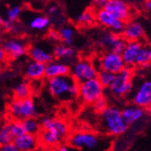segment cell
I'll return each instance as SVG.
<instances>
[{
	"instance_id": "6da1fadb",
	"label": "cell",
	"mask_w": 151,
	"mask_h": 151,
	"mask_svg": "<svg viewBox=\"0 0 151 151\" xmlns=\"http://www.w3.org/2000/svg\"><path fill=\"white\" fill-rule=\"evenodd\" d=\"M46 88L52 97L59 101H70L79 96V83L71 75L47 79Z\"/></svg>"
},
{
	"instance_id": "7a4b0ae2",
	"label": "cell",
	"mask_w": 151,
	"mask_h": 151,
	"mask_svg": "<svg viewBox=\"0 0 151 151\" xmlns=\"http://www.w3.org/2000/svg\"><path fill=\"white\" fill-rule=\"evenodd\" d=\"M101 115V128L111 136L119 137L125 134L129 126L123 119L121 111L116 106H108L104 109Z\"/></svg>"
},
{
	"instance_id": "3957f363",
	"label": "cell",
	"mask_w": 151,
	"mask_h": 151,
	"mask_svg": "<svg viewBox=\"0 0 151 151\" xmlns=\"http://www.w3.org/2000/svg\"><path fill=\"white\" fill-rule=\"evenodd\" d=\"M36 112L35 101L31 97L25 99L15 98L7 107V113L11 119L23 121L26 119L35 118Z\"/></svg>"
},
{
	"instance_id": "277c9868",
	"label": "cell",
	"mask_w": 151,
	"mask_h": 151,
	"mask_svg": "<svg viewBox=\"0 0 151 151\" xmlns=\"http://www.w3.org/2000/svg\"><path fill=\"white\" fill-rule=\"evenodd\" d=\"M133 88V72L131 68L125 67L121 72L116 74L113 83L109 91L115 99H122L129 94Z\"/></svg>"
},
{
	"instance_id": "5b68a950",
	"label": "cell",
	"mask_w": 151,
	"mask_h": 151,
	"mask_svg": "<svg viewBox=\"0 0 151 151\" xmlns=\"http://www.w3.org/2000/svg\"><path fill=\"white\" fill-rule=\"evenodd\" d=\"M104 88L97 78L87 80L79 83L80 99L86 104H93L104 96Z\"/></svg>"
},
{
	"instance_id": "8992f818",
	"label": "cell",
	"mask_w": 151,
	"mask_h": 151,
	"mask_svg": "<svg viewBox=\"0 0 151 151\" xmlns=\"http://www.w3.org/2000/svg\"><path fill=\"white\" fill-rule=\"evenodd\" d=\"M98 69L94 63L88 59H80L73 63L71 67L70 75L77 82L81 83L87 80L97 78Z\"/></svg>"
},
{
	"instance_id": "52a82bcc",
	"label": "cell",
	"mask_w": 151,
	"mask_h": 151,
	"mask_svg": "<svg viewBox=\"0 0 151 151\" xmlns=\"http://www.w3.org/2000/svg\"><path fill=\"white\" fill-rule=\"evenodd\" d=\"M126 67L120 53H117L111 51L106 52L100 57L97 69L106 71L114 74L119 73Z\"/></svg>"
},
{
	"instance_id": "ba28073f",
	"label": "cell",
	"mask_w": 151,
	"mask_h": 151,
	"mask_svg": "<svg viewBox=\"0 0 151 151\" xmlns=\"http://www.w3.org/2000/svg\"><path fill=\"white\" fill-rule=\"evenodd\" d=\"M70 146L77 148H94L99 145V138L97 135L89 131H77L69 136L68 139Z\"/></svg>"
},
{
	"instance_id": "9c48e42d",
	"label": "cell",
	"mask_w": 151,
	"mask_h": 151,
	"mask_svg": "<svg viewBox=\"0 0 151 151\" xmlns=\"http://www.w3.org/2000/svg\"><path fill=\"white\" fill-rule=\"evenodd\" d=\"M95 20L100 24L109 29L112 33L119 34L122 33L123 28H124L125 23L116 18L112 14H111L106 9H99L95 12Z\"/></svg>"
},
{
	"instance_id": "30bf717a",
	"label": "cell",
	"mask_w": 151,
	"mask_h": 151,
	"mask_svg": "<svg viewBox=\"0 0 151 151\" xmlns=\"http://www.w3.org/2000/svg\"><path fill=\"white\" fill-rule=\"evenodd\" d=\"M41 127L42 129H49L56 133L63 140L66 139L70 133V127L68 123L60 118L45 117L41 120Z\"/></svg>"
},
{
	"instance_id": "8fae6325",
	"label": "cell",
	"mask_w": 151,
	"mask_h": 151,
	"mask_svg": "<svg viewBox=\"0 0 151 151\" xmlns=\"http://www.w3.org/2000/svg\"><path fill=\"white\" fill-rule=\"evenodd\" d=\"M132 102L142 109H149L151 107V80L144 81L139 86L133 95Z\"/></svg>"
},
{
	"instance_id": "7c38bea8",
	"label": "cell",
	"mask_w": 151,
	"mask_h": 151,
	"mask_svg": "<svg viewBox=\"0 0 151 151\" xmlns=\"http://www.w3.org/2000/svg\"><path fill=\"white\" fill-rule=\"evenodd\" d=\"M3 48L6 53V56L10 60H17L27 53L28 47L19 39H10L5 42Z\"/></svg>"
},
{
	"instance_id": "4fadbf2b",
	"label": "cell",
	"mask_w": 151,
	"mask_h": 151,
	"mask_svg": "<svg viewBox=\"0 0 151 151\" xmlns=\"http://www.w3.org/2000/svg\"><path fill=\"white\" fill-rule=\"evenodd\" d=\"M104 9L109 11L116 18L124 23L130 17L129 7L123 0H108Z\"/></svg>"
},
{
	"instance_id": "5bb4252c",
	"label": "cell",
	"mask_w": 151,
	"mask_h": 151,
	"mask_svg": "<svg viewBox=\"0 0 151 151\" xmlns=\"http://www.w3.org/2000/svg\"><path fill=\"white\" fill-rule=\"evenodd\" d=\"M27 53L32 61L42 63L45 64L49 63L53 60L52 49L45 45H34L28 48Z\"/></svg>"
},
{
	"instance_id": "9a60e30c",
	"label": "cell",
	"mask_w": 151,
	"mask_h": 151,
	"mask_svg": "<svg viewBox=\"0 0 151 151\" xmlns=\"http://www.w3.org/2000/svg\"><path fill=\"white\" fill-rule=\"evenodd\" d=\"M143 45L139 41H132V42H127L126 45L121 52L120 55L123 59L126 67L131 68L136 65L137 57L139 55V52L141 50Z\"/></svg>"
},
{
	"instance_id": "2e32d148",
	"label": "cell",
	"mask_w": 151,
	"mask_h": 151,
	"mask_svg": "<svg viewBox=\"0 0 151 151\" xmlns=\"http://www.w3.org/2000/svg\"><path fill=\"white\" fill-rule=\"evenodd\" d=\"M145 35L144 27L139 22L129 21L124 24V28L122 31L123 38L126 42H132V41H140Z\"/></svg>"
},
{
	"instance_id": "e0dca14e",
	"label": "cell",
	"mask_w": 151,
	"mask_h": 151,
	"mask_svg": "<svg viewBox=\"0 0 151 151\" xmlns=\"http://www.w3.org/2000/svg\"><path fill=\"white\" fill-rule=\"evenodd\" d=\"M126 40L119 36L115 33H107L101 35V44L102 46L106 48H109L111 52H117V53H121V52L124 49L126 45Z\"/></svg>"
},
{
	"instance_id": "ac0fdd59",
	"label": "cell",
	"mask_w": 151,
	"mask_h": 151,
	"mask_svg": "<svg viewBox=\"0 0 151 151\" xmlns=\"http://www.w3.org/2000/svg\"><path fill=\"white\" fill-rule=\"evenodd\" d=\"M70 72L71 67L69 64L59 60H52L45 65V78L47 79L70 75Z\"/></svg>"
},
{
	"instance_id": "d6986e66",
	"label": "cell",
	"mask_w": 151,
	"mask_h": 151,
	"mask_svg": "<svg viewBox=\"0 0 151 151\" xmlns=\"http://www.w3.org/2000/svg\"><path fill=\"white\" fill-rule=\"evenodd\" d=\"M45 65L46 64L45 63L35 62L32 60L29 63H27L24 70V73L26 79L36 81L45 78Z\"/></svg>"
},
{
	"instance_id": "ffe728a7",
	"label": "cell",
	"mask_w": 151,
	"mask_h": 151,
	"mask_svg": "<svg viewBox=\"0 0 151 151\" xmlns=\"http://www.w3.org/2000/svg\"><path fill=\"white\" fill-rule=\"evenodd\" d=\"M121 115L123 119L129 126L134 124L137 121H139L145 116V109L138 107L134 104L129 105L121 109Z\"/></svg>"
},
{
	"instance_id": "44dd1931",
	"label": "cell",
	"mask_w": 151,
	"mask_h": 151,
	"mask_svg": "<svg viewBox=\"0 0 151 151\" xmlns=\"http://www.w3.org/2000/svg\"><path fill=\"white\" fill-rule=\"evenodd\" d=\"M15 145L18 147L20 151H28L32 149L38 148L40 143L37 135H32L28 133H24L20 137H17L13 141Z\"/></svg>"
},
{
	"instance_id": "7402d4cb",
	"label": "cell",
	"mask_w": 151,
	"mask_h": 151,
	"mask_svg": "<svg viewBox=\"0 0 151 151\" xmlns=\"http://www.w3.org/2000/svg\"><path fill=\"white\" fill-rule=\"evenodd\" d=\"M52 55L53 58L68 63V62H72L74 58L75 52L70 45L58 44L52 48Z\"/></svg>"
},
{
	"instance_id": "603a6c76",
	"label": "cell",
	"mask_w": 151,
	"mask_h": 151,
	"mask_svg": "<svg viewBox=\"0 0 151 151\" xmlns=\"http://www.w3.org/2000/svg\"><path fill=\"white\" fill-rule=\"evenodd\" d=\"M38 139L41 145L49 148L57 147L63 140L56 133L49 129H41L38 134Z\"/></svg>"
},
{
	"instance_id": "cb8c5ba5",
	"label": "cell",
	"mask_w": 151,
	"mask_h": 151,
	"mask_svg": "<svg viewBox=\"0 0 151 151\" xmlns=\"http://www.w3.org/2000/svg\"><path fill=\"white\" fill-rule=\"evenodd\" d=\"M33 93L32 86L27 81H22L16 85L14 90V94L17 99L30 98Z\"/></svg>"
},
{
	"instance_id": "d4e9b609",
	"label": "cell",
	"mask_w": 151,
	"mask_h": 151,
	"mask_svg": "<svg viewBox=\"0 0 151 151\" xmlns=\"http://www.w3.org/2000/svg\"><path fill=\"white\" fill-rule=\"evenodd\" d=\"M23 122V126L24 129L25 133L32 134V135H37L42 129L41 127V122H39L35 118H29L26 119L22 121Z\"/></svg>"
},
{
	"instance_id": "484cf974",
	"label": "cell",
	"mask_w": 151,
	"mask_h": 151,
	"mask_svg": "<svg viewBox=\"0 0 151 151\" xmlns=\"http://www.w3.org/2000/svg\"><path fill=\"white\" fill-rule=\"evenodd\" d=\"M14 140H15V138L10 129L8 120H6L0 125V146L11 143Z\"/></svg>"
},
{
	"instance_id": "4316f807",
	"label": "cell",
	"mask_w": 151,
	"mask_h": 151,
	"mask_svg": "<svg viewBox=\"0 0 151 151\" xmlns=\"http://www.w3.org/2000/svg\"><path fill=\"white\" fill-rule=\"evenodd\" d=\"M50 19L46 16H35L29 22V26L34 30H45L50 25Z\"/></svg>"
},
{
	"instance_id": "83f0119b",
	"label": "cell",
	"mask_w": 151,
	"mask_h": 151,
	"mask_svg": "<svg viewBox=\"0 0 151 151\" xmlns=\"http://www.w3.org/2000/svg\"><path fill=\"white\" fill-rule=\"evenodd\" d=\"M59 35H60V40L63 42V44L66 45H71L73 41V36H74V30L71 26H63L61 29L58 31Z\"/></svg>"
},
{
	"instance_id": "f1b7e54d",
	"label": "cell",
	"mask_w": 151,
	"mask_h": 151,
	"mask_svg": "<svg viewBox=\"0 0 151 151\" xmlns=\"http://www.w3.org/2000/svg\"><path fill=\"white\" fill-rule=\"evenodd\" d=\"M116 74L109 73L106 71H102V70H99L98 71V74H97V79L99 80V81L101 82V84L102 85V87L104 89H109V87L111 86V84L113 83L114 79H115Z\"/></svg>"
},
{
	"instance_id": "f546056e",
	"label": "cell",
	"mask_w": 151,
	"mask_h": 151,
	"mask_svg": "<svg viewBox=\"0 0 151 151\" xmlns=\"http://www.w3.org/2000/svg\"><path fill=\"white\" fill-rule=\"evenodd\" d=\"M94 21H95V13L91 10L82 12L77 17L78 24L81 25H83V26L91 25V24H93Z\"/></svg>"
},
{
	"instance_id": "4dcf8cb0",
	"label": "cell",
	"mask_w": 151,
	"mask_h": 151,
	"mask_svg": "<svg viewBox=\"0 0 151 151\" xmlns=\"http://www.w3.org/2000/svg\"><path fill=\"white\" fill-rule=\"evenodd\" d=\"M149 47L143 45L139 52L138 57H137L136 65L139 67H146L149 64Z\"/></svg>"
},
{
	"instance_id": "1f68e13d",
	"label": "cell",
	"mask_w": 151,
	"mask_h": 151,
	"mask_svg": "<svg viewBox=\"0 0 151 151\" xmlns=\"http://www.w3.org/2000/svg\"><path fill=\"white\" fill-rule=\"evenodd\" d=\"M8 124H9L10 129H11L12 134L15 139H17V137H20L25 133L22 121L10 119H8Z\"/></svg>"
},
{
	"instance_id": "d6a6232c",
	"label": "cell",
	"mask_w": 151,
	"mask_h": 151,
	"mask_svg": "<svg viewBox=\"0 0 151 151\" xmlns=\"http://www.w3.org/2000/svg\"><path fill=\"white\" fill-rule=\"evenodd\" d=\"M20 14H21V8L18 6H12L6 13V20L11 22H16L20 17Z\"/></svg>"
},
{
	"instance_id": "836d02e7",
	"label": "cell",
	"mask_w": 151,
	"mask_h": 151,
	"mask_svg": "<svg viewBox=\"0 0 151 151\" xmlns=\"http://www.w3.org/2000/svg\"><path fill=\"white\" fill-rule=\"evenodd\" d=\"M93 107H94V109L96 111H98L99 113L101 112L104 109H106L108 106H109V103H108V100L107 98L105 97V96H103V97L100 98L98 101H96L93 104Z\"/></svg>"
},
{
	"instance_id": "e575fe53",
	"label": "cell",
	"mask_w": 151,
	"mask_h": 151,
	"mask_svg": "<svg viewBox=\"0 0 151 151\" xmlns=\"http://www.w3.org/2000/svg\"><path fill=\"white\" fill-rule=\"evenodd\" d=\"M48 39L51 43H57L60 41V35H59V32L52 29L48 32V35H47Z\"/></svg>"
},
{
	"instance_id": "d590c367",
	"label": "cell",
	"mask_w": 151,
	"mask_h": 151,
	"mask_svg": "<svg viewBox=\"0 0 151 151\" xmlns=\"http://www.w3.org/2000/svg\"><path fill=\"white\" fill-rule=\"evenodd\" d=\"M0 151H20L14 142L0 146Z\"/></svg>"
},
{
	"instance_id": "8d00e7d4",
	"label": "cell",
	"mask_w": 151,
	"mask_h": 151,
	"mask_svg": "<svg viewBox=\"0 0 151 151\" xmlns=\"http://www.w3.org/2000/svg\"><path fill=\"white\" fill-rule=\"evenodd\" d=\"M108 0H93V6L96 10L103 9L107 5Z\"/></svg>"
},
{
	"instance_id": "74e56055",
	"label": "cell",
	"mask_w": 151,
	"mask_h": 151,
	"mask_svg": "<svg viewBox=\"0 0 151 151\" xmlns=\"http://www.w3.org/2000/svg\"><path fill=\"white\" fill-rule=\"evenodd\" d=\"M7 59V56H6V53L3 48V46L0 45V63H3L5 62L6 60Z\"/></svg>"
},
{
	"instance_id": "f35d334b",
	"label": "cell",
	"mask_w": 151,
	"mask_h": 151,
	"mask_svg": "<svg viewBox=\"0 0 151 151\" xmlns=\"http://www.w3.org/2000/svg\"><path fill=\"white\" fill-rule=\"evenodd\" d=\"M57 11H58V8L56 6H52L48 9V14H50V15H55Z\"/></svg>"
},
{
	"instance_id": "ab89813d",
	"label": "cell",
	"mask_w": 151,
	"mask_h": 151,
	"mask_svg": "<svg viewBox=\"0 0 151 151\" xmlns=\"http://www.w3.org/2000/svg\"><path fill=\"white\" fill-rule=\"evenodd\" d=\"M55 151H71V149L66 146H60L55 148Z\"/></svg>"
},
{
	"instance_id": "60d3db41",
	"label": "cell",
	"mask_w": 151,
	"mask_h": 151,
	"mask_svg": "<svg viewBox=\"0 0 151 151\" xmlns=\"http://www.w3.org/2000/svg\"><path fill=\"white\" fill-rule=\"evenodd\" d=\"M145 7L146 9L151 13V0H146V2H145Z\"/></svg>"
},
{
	"instance_id": "b9f144b4",
	"label": "cell",
	"mask_w": 151,
	"mask_h": 151,
	"mask_svg": "<svg viewBox=\"0 0 151 151\" xmlns=\"http://www.w3.org/2000/svg\"><path fill=\"white\" fill-rule=\"evenodd\" d=\"M3 23H4V19L1 16H0V28L3 26Z\"/></svg>"
},
{
	"instance_id": "7bdbcfd3",
	"label": "cell",
	"mask_w": 151,
	"mask_h": 151,
	"mask_svg": "<svg viewBox=\"0 0 151 151\" xmlns=\"http://www.w3.org/2000/svg\"><path fill=\"white\" fill-rule=\"evenodd\" d=\"M149 60L151 63V47H149Z\"/></svg>"
},
{
	"instance_id": "ee69618b",
	"label": "cell",
	"mask_w": 151,
	"mask_h": 151,
	"mask_svg": "<svg viewBox=\"0 0 151 151\" xmlns=\"http://www.w3.org/2000/svg\"><path fill=\"white\" fill-rule=\"evenodd\" d=\"M2 116H3V111H2V109H0V119L2 118Z\"/></svg>"
},
{
	"instance_id": "f6af8a7d",
	"label": "cell",
	"mask_w": 151,
	"mask_h": 151,
	"mask_svg": "<svg viewBox=\"0 0 151 151\" xmlns=\"http://www.w3.org/2000/svg\"><path fill=\"white\" fill-rule=\"evenodd\" d=\"M28 151H41V150H39L38 148H35V149H32V150H28Z\"/></svg>"
},
{
	"instance_id": "bcb514c9",
	"label": "cell",
	"mask_w": 151,
	"mask_h": 151,
	"mask_svg": "<svg viewBox=\"0 0 151 151\" xmlns=\"http://www.w3.org/2000/svg\"><path fill=\"white\" fill-rule=\"evenodd\" d=\"M1 73H2V67L0 66V75H1Z\"/></svg>"
}]
</instances>
